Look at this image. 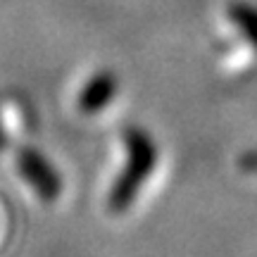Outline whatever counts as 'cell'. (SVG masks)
Here are the masks:
<instances>
[{
    "mask_svg": "<svg viewBox=\"0 0 257 257\" xmlns=\"http://www.w3.org/2000/svg\"><path fill=\"white\" fill-rule=\"evenodd\" d=\"M17 174L22 179L24 188L41 205L50 207L62 198V176L57 172V167L53 165V160L46 157L43 153H38L36 148L27 146L24 150L17 153Z\"/></svg>",
    "mask_w": 257,
    "mask_h": 257,
    "instance_id": "obj_4",
    "label": "cell"
},
{
    "mask_svg": "<svg viewBox=\"0 0 257 257\" xmlns=\"http://www.w3.org/2000/svg\"><path fill=\"white\" fill-rule=\"evenodd\" d=\"M119 95L121 83L117 74L107 67L93 69V72L83 74V79L74 88V112L81 119H100L117 105Z\"/></svg>",
    "mask_w": 257,
    "mask_h": 257,
    "instance_id": "obj_3",
    "label": "cell"
},
{
    "mask_svg": "<svg viewBox=\"0 0 257 257\" xmlns=\"http://www.w3.org/2000/svg\"><path fill=\"white\" fill-rule=\"evenodd\" d=\"M110 181L102 193L105 210L119 217L136 210L162 172V150L148 128L124 126L114 136Z\"/></svg>",
    "mask_w": 257,
    "mask_h": 257,
    "instance_id": "obj_1",
    "label": "cell"
},
{
    "mask_svg": "<svg viewBox=\"0 0 257 257\" xmlns=\"http://www.w3.org/2000/svg\"><path fill=\"white\" fill-rule=\"evenodd\" d=\"M214 55L217 69L229 79H250L257 74V5L250 0H229L217 17Z\"/></svg>",
    "mask_w": 257,
    "mask_h": 257,
    "instance_id": "obj_2",
    "label": "cell"
}]
</instances>
